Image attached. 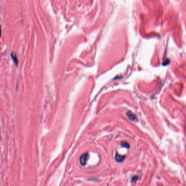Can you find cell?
I'll list each match as a JSON object with an SVG mask.
<instances>
[{
	"label": "cell",
	"mask_w": 186,
	"mask_h": 186,
	"mask_svg": "<svg viewBox=\"0 0 186 186\" xmlns=\"http://www.w3.org/2000/svg\"><path fill=\"white\" fill-rule=\"evenodd\" d=\"M88 154H84L80 158V164L82 166H85L86 164L87 161H88Z\"/></svg>",
	"instance_id": "6da1fadb"
},
{
	"label": "cell",
	"mask_w": 186,
	"mask_h": 186,
	"mask_svg": "<svg viewBox=\"0 0 186 186\" xmlns=\"http://www.w3.org/2000/svg\"><path fill=\"white\" fill-rule=\"evenodd\" d=\"M124 158H125L124 156H122V155H120L118 154H116V156H115V160L117 162H121L124 160Z\"/></svg>",
	"instance_id": "7a4b0ae2"
},
{
	"label": "cell",
	"mask_w": 186,
	"mask_h": 186,
	"mask_svg": "<svg viewBox=\"0 0 186 186\" xmlns=\"http://www.w3.org/2000/svg\"><path fill=\"white\" fill-rule=\"evenodd\" d=\"M127 115L128 117V118H130V120H132V121H136V115H135L134 114L133 112H128L127 113Z\"/></svg>",
	"instance_id": "3957f363"
},
{
	"label": "cell",
	"mask_w": 186,
	"mask_h": 186,
	"mask_svg": "<svg viewBox=\"0 0 186 186\" xmlns=\"http://www.w3.org/2000/svg\"><path fill=\"white\" fill-rule=\"evenodd\" d=\"M122 145V147H123V148H129V147H130V145H129V144L126 142H123L121 144Z\"/></svg>",
	"instance_id": "277c9868"
},
{
	"label": "cell",
	"mask_w": 186,
	"mask_h": 186,
	"mask_svg": "<svg viewBox=\"0 0 186 186\" xmlns=\"http://www.w3.org/2000/svg\"><path fill=\"white\" fill-rule=\"evenodd\" d=\"M16 55H15L14 54H12V58L13 59L14 61L15 62H16V64H18V62H17V60L16 59Z\"/></svg>",
	"instance_id": "5b68a950"
}]
</instances>
